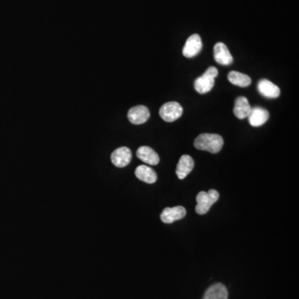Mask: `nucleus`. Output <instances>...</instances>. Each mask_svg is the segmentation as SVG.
Segmentation results:
<instances>
[{
    "label": "nucleus",
    "instance_id": "obj_1",
    "mask_svg": "<svg viewBox=\"0 0 299 299\" xmlns=\"http://www.w3.org/2000/svg\"><path fill=\"white\" fill-rule=\"evenodd\" d=\"M194 145L198 150L215 154L221 151L224 146V140L218 134L204 133L196 137Z\"/></svg>",
    "mask_w": 299,
    "mask_h": 299
},
{
    "label": "nucleus",
    "instance_id": "obj_2",
    "mask_svg": "<svg viewBox=\"0 0 299 299\" xmlns=\"http://www.w3.org/2000/svg\"><path fill=\"white\" fill-rule=\"evenodd\" d=\"M219 74L218 69L214 67H209L203 75L196 78L194 83L195 89L199 94H205L211 91L214 85V78Z\"/></svg>",
    "mask_w": 299,
    "mask_h": 299
},
{
    "label": "nucleus",
    "instance_id": "obj_3",
    "mask_svg": "<svg viewBox=\"0 0 299 299\" xmlns=\"http://www.w3.org/2000/svg\"><path fill=\"white\" fill-rule=\"evenodd\" d=\"M219 197V192L215 190H210L209 192L200 191L196 197L197 204L195 206V211L199 214H206Z\"/></svg>",
    "mask_w": 299,
    "mask_h": 299
},
{
    "label": "nucleus",
    "instance_id": "obj_4",
    "mask_svg": "<svg viewBox=\"0 0 299 299\" xmlns=\"http://www.w3.org/2000/svg\"><path fill=\"white\" fill-rule=\"evenodd\" d=\"M159 113L165 122H173L182 116L183 107L176 102H167L161 107Z\"/></svg>",
    "mask_w": 299,
    "mask_h": 299
},
{
    "label": "nucleus",
    "instance_id": "obj_5",
    "mask_svg": "<svg viewBox=\"0 0 299 299\" xmlns=\"http://www.w3.org/2000/svg\"><path fill=\"white\" fill-rule=\"evenodd\" d=\"M203 48L201 39L199 34H193L188 38L183 48V55L187 59H192L200 53Z\"/></svg>",
    "mask_w": 299,
    "mask_h": 299
},
{
    "label": "nucleus",
    "instance_id": "obj_6",
    "mask_svg": "<svg viewBox=\"0 0 299 299\" xmlns=\"http://www.w3.org/2000/svg\"><path fill=\"white\" fill-rule=\"evenodd\" d=\"M150 111L147 107L139 105L129 110L127 117L129 122L134 125H141L148 121L150 118Z\"/></svg>",
    "mask_w": 299,
    "mask_h": 299
},
{
    "label": "nucleus",
    "instance_id": "obj_7",
    "mask_svg": "<svg viewBox=\"0 0 299 299\" xmlns=\"http://www.w3.org/2000/svg\"><path fill=\"white\" fill-rule=\"evenodd\" d=\"M132 154L131 150L126 146H122L112 152L111 159H112V164L115 166L122 168L129 165L132 161Z\"/></svg>",
    "mask_w": 299,
    "mask_h": 299
},
{
    "label": "nucleus",
    "instance_id": "obj_8",
    "mask_svg": "<svg viewBox=\"0 0 299 299\" xmlns=\"http://www.w3.org/2000/svg\"><path fill=\"white\" fill-rule=\"evenodd\" d=\"M214 58L217 64L223 66H229L233 64V57L226 45L223 43H217L214 45Z\"/></svg>",
    "mask_w": 299,
    "mask_h": 299
},
{
    "label": "nucleus",
    "instance_id": "obj_9",
    "mask_svg": "<svg viewBox=\"0 0 299 299\" xmlns=\"http://www.w3.org/2000/svg\"><path fill=\"white\" fill-rule=\"evenodd\" d=\"M186 215V210L183 206L166 208L161 214V221L165 224H171L176 220L182 219Z\"/></svg>",
    "mask_w": 299,
    "mask_h": 299
},
{
    "label": "nucleus",
    "instance_id": "obj_10",
    "mask_svg": "<svg viewBox=\"0 0 299 299\" xmlns=\"http://www.w3.org/2000/svg\"><path fill=\"white\" fill-rule=\"evenodd\" d=\"M269 118V112L264 108L255 107L251 108V112L248 115V119L249 124L253 127L263 126Z\"/></svg>",
    "mask_w": 299,
    "mask_h": 299
},
{
    "label": "nucleus",
    "instance_id": "obj_11",
    "mask_svg": "<svg viewBox=\"0 0 299 299\" xmlns=\"http://www.w3.org/2000/svg\"><path fill=\"white\" fill-rule=\"evenodd\" d=\"M136 156L150 166H156L160 162L158 154L149 146H141L136 151Z\"/></svg>",
    "mask_w": 299,
    "mask_h": 299
},
{
    "label": "nucleus",
    "instance_id": "obj_12",
    "mask_svg": "<svg viewBox=\"0 0 299 299\" xmlns=\"http://www.w3.org/2000/svg\"><path fill=\"white\" fill-rule=\"evenodd\" d=\"M258 90L261 95L267 98H277L280 96L279 88L267 79H261L258 82Z\"/></svg>",
    "mask_w": 299,
    "mask_h": 299
},
{
    "label": "nucleus",
    "instance_id": "obj_13",
    "mask_svg": "<svg viewBox=\"0 0 299 299\" xmlns=\"http://www.w3.org/2000/svg\"><path fill=\"white\" fill-rule=\"evenodd\" d=\"M195 162L192 157L188 155L181 156L176 168V175L180 180H183L192 171Z\"/></svg>",
    "mask_w": 299,
    "mask_h": 299
},
{
    "label": "nucleus",
    "instance_id": "obj_14",
    "mask_svg": "<svg viewBox=\"0 0 299 299\" xmlns=\"http://www.w3.org/2000/svg\"><path fill=\"white\" fill-rule=\"evenodd\" d=\"M251 108L248 99L244 97H239L235 100L234 107H233V114L238 119H245L250 113Z\"/></svg>",
    "mask_w": 299,
    "mask_h": 299
},
{
    "label": "nucleus",
    "instance_id": "obj_15",
    "mask_svg": "<svg viewBox=\"0 0 299 299\" xmlns=\"http://www.w3.org/2000/svg\"><path fill=\"white\" fill-rule=\"evenodd\" d=\"M135 175L139 180L147 183V184H153L157 180V175L156 171L152 168L149 167L147 166H139L136 168L135 171Z\"/></svg>",
    "mask_w": 299,
    "mask_h": 299
},
{
    "label": "nucleus",
    "instance_id": "obj_16",
    "mask_svg": "<svg viewBox=\"0 0 299 299\" xmlns=\"http://www.w3.org/2000/svg\"><path fill=\"white\" fill-rule=\"evenodd\" d=\"M203 299H228V291L224 285L216 283L206 290Z\"/></svg>",
    "mask_w": 299,
    "mask_h": 299
},
{
    "label": "nucleus",
    "instance_id": "obj_17",
    "mask_svg": "<svg viewBox=\"0 0 299 299\" xmlns=\"http://www.w3.org/2000/svg\"><path fill=\"white\" fill-rule=\"evenodd\" d=\"M228 80L233 85L238 86L240 88H246L251 84V78L246 74L232 71L228 75Z\"/></svg>",
    "mask_w": 299,
    "mask_h": 299
}]
</instances>
